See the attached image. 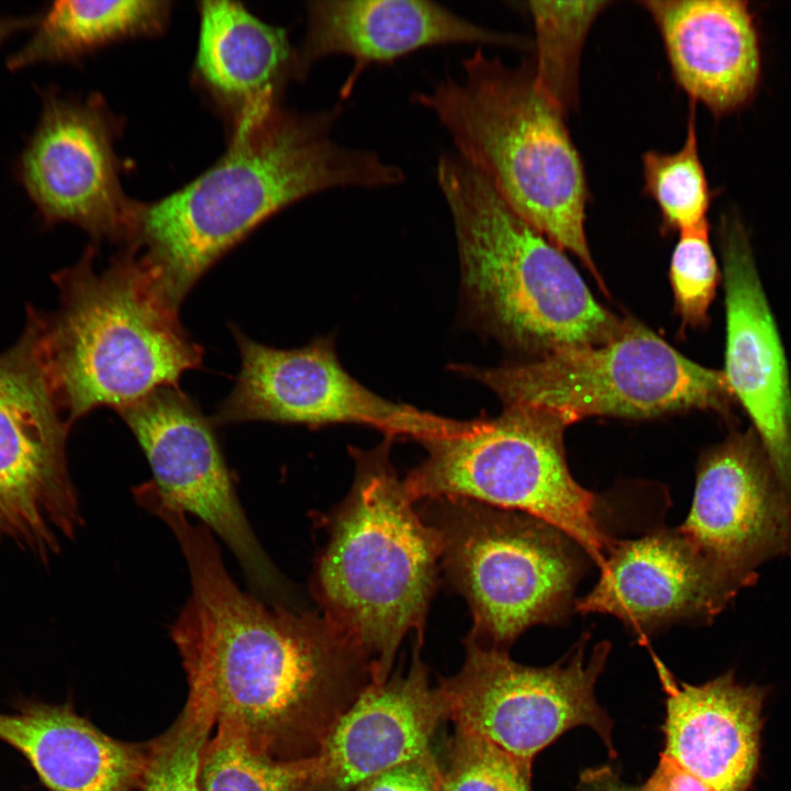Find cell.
I'll use <instances>...</instances> for the list:
<instances>
[{
	"label": "cell",
	"mask_w": 791,
	"mask_h": 791,
	"mask_svg": "<svg viewBox=\"0 0 791 791\" xmlns=\"http://www.w3.org/2000/svg\"><path fill=\"white\" fill-rule=\"evenodd\" d=\"M552 411L504 405L467 433L422 443L426 458L404 480L411 499L464 498L541 519L572 538L599 567L614 539L601 501L569 471L564 431Z\"/></svg>",
	"instance_id": "cell-8"
},
{
	"label": "cell",
	"mask_w": 791,
	"mask_h": 791,
	"mask_svg": "<svg viewBox=\"0 0 791 791\" xmlns=\"http://www.w3.org/2000/svg\"><path fill=\"white\" fill-rule=\"evenodd\" d=\"M460 670L441 679L448 720L531 765L536 754L576 726L594 729L613 754L612 722L594 697L610 644L586 658V639L569 657L548 667L513 661L506 650L466 638Z\"/></svg>",
	"instance_id": "cell-11"
},
{
	"label": "cell",
	"mask_w": 791,
	"mask_h": 791,
	"mask_svg": "<svg viewBox=\"0 0 791 791\" xmlns=\"http://www.w3.org/2000/svg\"><path fill=\"white\" fill-rule=\"evenodd\" d=\"M442 767V766H441ZM531 765L455 727L439 791H531Z\"/></svg>",
	"instance_id": "cell-29"
},
{
	"label": "cell",
	"mask_w": 791,
	"mask_h": 791,
	"mask_svg": "<svg viewBox=\"0 0 791 791\" xmlns=\"http://www.w3.org/2000/svg\"><path fill=\"white\" fill-rule=\"evenodd\" d=\"M610 1H530L535 30L534 78L566 115L577 107L584 40Z\"/></svg>",
	"instance_id": "cell-25"
},
{
	"label": "cell",
	"mask_w": 791,
	"mask_h": 791,
	"mask_svg": "<svg viewBox=\"0 0 791 791\" xmlns=\"http://www.w3.org/2000/svg\"><path fill=\"white\" fill-rule=\"evenodd\" d=\"M450 369L490 388L504 405L545 409L569 424L591 415L645 419L693 409L728 416L736 402L723 371L690 360L634 321L600 345Z\"/></svg>",
	"instance_id": "cell-9"
},
{
	"label": "cell",
	"mask_w": 791,
	"mask_h": 791,
	"mask_svg": "<svg viewBox=\"0 0 791 791\" xmlns=\"http://www.w3.org/2000/svg\"><path fill=\"white\" fill-rule=\"evenodd\" d=\"M726 310L724 376L791 494V387L779 331L740 220H721Z\"/></svg>",
	"instance_id": "cell-17"
},
{
	"label": "cell",
	"mask_w": 791,
	"mask_h": 791,
	"mask_svg": "<svg viewBox=\"0 0 791 791\" xmlns=\"http://www.w3.org/2000/svg\"><path fill=\"white\" fill-rule=\"evenodd\" d=\"M154 514L185 556L191 591L171 625L189 688L209 700L218 728L280 760L314 758L372 682L365 651L317 612L267 604L227 572L213 533L176 505Z\"/></svg>",
	"instance_id": "cell-1"
},
{
	"label": "cell",
	"mask_w": 791,
	"mask_h": 791,
	"mask_svg": "<svg viewBox=\"0 0 791 791\" xmlns=\"http://www.w3.org/2000/svg\"><path fill=\"white\" fill-rule=\"evenodd\" d=\"M339 108L299 114L278 107L239 119L222 159L181 190L140 205L130 247L145 248L175 303L268 216L336 187L399 185L403 170L331 135Z\"/></svg>",
	"instance_id": "cell-2"
},
{
	"label": "cell",
	"mask_w": 791,
	"mask_h": 791,
	"mask_svg": "<svg viewBox=\"0 0 791 791\" xmlns=\"http://www.w3.org/2000/svg\"><path fill=\"white\" fill-rule=\"evenodd\" d=\"M20 159L22 185L45 222L74 223L96 239L132 244L140 205L124 196L116 175L112 127L97 98L54 91Z\"/></svg>",
	"instance_id": "cell-14"
},
{
	"label": "cell",
	"mask_w": 791,
	"mask_h": 791,
	"mask_svg": "<svg viewBox=\"0 0 791 791\" xmlns=\"http://www.w3.org/2000/svg\"><path fill=\"white\" fill-rule=\"evenodd\" d=\"M426 501L446 576L471 612L468 639L506 650L531 626L560 624L575 610L587 554L562 531L470 499Z\"/></svg>",
	"instance_id": "cell-7"
},
{
	"label": "cell",
	"mask_w": 791,
	"mask_h": 791,
	"mask_svg": "<svg viewBox=\"0 0 791 791\" xmlns=\"http://www.w3.org/2000/svg\"><path fill=\"white\" fill-rule=\"evenodd\" d=\"M639 791H715L673 758L661 754L657 768Z\"/></svg>",
	"instance_id": "cell-32"
},
{
	"label": "cell",
	"mask_w": 791,
	"mask_h": 791,
	"mask_svg": "<svg viewBox=\"0 0 791 791\" xmlns=\"http://www.w3.org/2000/svg\"><path fill=\"white\" fill-rule=\"evenodd\" d=\"M0 713V739L15 748L49 791H140L152 740L109 736L73 705L25 702Z\"/></svg>",
	"instance_id": "cell-22"
},
{
	"label": "cell",
	"mask_w": 791,
	"mask_h": 791,
	"mask_svg": "<svg viewBox=\"0 0 791 791\" xmlns=\"http://www.w3.org/2000/svg\"><path fill=\"white\" fill-rule=\"evenodd\" d=\"M695 104L691 102L683 145L675 153L648 151L642 157L643 192L651 199L667 231L706 223L712 191L699 155Z\"/></svg>",
	"instance_id": "cell-26"
},
{
	"label": "cell",
	"mask_w": 791,
	"mask_h": 791,
	"mask_svg": "<svg viewBox=\"0 0 791 791\" xmlns=\"http://www.w3.org/2000/svg\"><path fill=\"white\" fill-rule=\"evenodd\" d=\"M655 662L667 695L664 753L715 791H746L758 762L765 689L737 682L732 671L692 686Z\"/></svg>",
	"instance_id": "cell-21"
},
{
	"label": "cell",
	"mask_w": 791,
	"mask_h": 791,
	"mask_svg": "<svg viewBox=\"0 0 791 791\" xmlns=\"http://www.w3.org/2000/svg\"><path fill=\"white\" fill-rule=\"evenodd\" d=\"M40 15L9 16L0 15V46L11 36L29 29H34Z\"/></svg>",
	"instance_id": "cell-34"
},
{
	"label": "cell",
	"mask_w": 791,
	"mask_h": 791,
	"mask_svg": "<svg viewBox=\"0 0 791 791\" xmlns=\"http://www.w3.org/2000/svg\"><path fill=\"white\" fill-rule=\"evenodd\" d=\"M233 334L242 366L214 424L349 423L421 443L460 435L476 425V420L447 419L372 392L344 369L330 338L320 337L300 348L279 349L250 339L236 327Z\"/></svg>",
	"instance_id": "cell-12"
},
{
	"label": "cell",
	"mask_w": 791,
	"mask_h": 791,
	"mask_svg": "<svg viewBox=\"0 0 791 791\" xmlns=\"http://www.w3.org/2000/svg\"><path fill=\"white\" fill-rule=\"evenodd\" d=\"M638 3L658 29L672 77L692 103H702L722 118L754 99L761 76V53L755 18L746 1Z\"/></svg>",
	"instance_id": "cell-19"
},
{
	"label": "cell",
	"mask_w": 791,
	"mask_h": 791,
	"mask_svg": "<svg viewBox=\"0 0 791 791\" xmlns=\"http://www.w3.org/2000/svg\"><path fill=\"white\" fill-rule=\"evenodd\" d=\"M215 716L207 697L189 688L172 725L152 739L149 762L140 791H201V759Z\"/></svg>",
	"instance_id": "cell-28"
},
{
	"label": "cell",
	"mask_w": 791,
	"mask_h": 791,
	"mask_svg": "<svg viewBox=\"0 0 791 791\" xmlns=\"http://www.w3.org/2000/svg\"><path fill=\"white\" fill-rule=\"evenodd\" d=\"M42 313L27 309L24 331L0 355V541L43 564L82 526L66 442L70 424L44 361Z\"/></svg>",
	"instance_id": "cell-10"
},
{
	"label": "cell",
	"mask_w": 791,
	"mask_h": 791,
	"mask_svg": "<svg viewBox=\"0 0 791 791\" xmlns=\"http://www.w3.org/2000/svg\"><path fill=\"white\" fill-rule=\"evenodd\" d=\"M315 767L316 757L275 759L216 728L202 755L200 786L201 791H305Z\"/></svg>",
	"instance_id": "cell-27"
},
{
	"label": "cell",
	"mask_w": 791,
	"mask_h": 791,
	"mask_svg": "<svg viewBox=\"0 0 791 791\" xmlns=\"http://www.w3.org/2000/svg\"><path fill=\"white\" fill-rule=\"evenodd\" d=\"M420 646L406 673L371 682L337 721L305 791H355L368 778L432 750L448 711L441 688L431 687Z\"/></svg>",
	"instance_id": "cell-18"
},
{
	"label": "cell",
	"mask_w": 791,
	"mask_h": 791,
	"mask_svg": "<svg viewBox=\"0 0 791 791\" xmlns=\"http://www.w3.org/2000/svg\"><path fill=\"white\" fill-rule=\"evenodd\" d=\"M116 412L142 447L160 495L230 547L266 602L286 604L288 589L239 502L214 423L178 387L157 389Z\"/></svg>",
	"instance_id": "cell-13"
},
{
	"label": "cell",
	"mask_w": 791,
	"mask_h": 791,
	"mask_svg": "<svg viewBox=\"0 0 791 791\" xmlns=\"http://www.w3.org/2000/svg\"><path fill=\"white\" fill-rule=\"evenodd\" d=\"M442 767L432 750L361 782L355 791H439Z\"/></svg>",
	"instance_id": "cell-31"
},
{
	"label": "cell",
	"mask_w": 791,
	"mask_h": 791,
	"mask_svg": "<svg viewBox=\"0 0 791 791\" xmlns=\"http://www.w3.org/2000/svg\"><path fill=\"white\" fill-rule=\"evenodd\" d=\"M197 69L239 118L276 107L277 91L296 78L294 51L283 30L266 24L230 1H204Z\"/></svg>",
	"instance_id": "cell-23"
},
{
	"label": "cell",
	"mask_w": 791,
	"mask_h": 791,
	"mask_svg": "<svg viewBox=\"0 0 791 791\" xmlns=\"http://www.w3.org/2000/svg\"><path fill=\"white\" fill-rule=\"evenodd\" d=\"M669 277L682 326L705 325L721 279L708 222L680 232L671 255Z\"/></svg>",
	"instance_id": "cell-30"
},
{
	"label": "cell",
	"mask_w": 791,
	"mask_h": 791,
	"mask_svg": "<svg viewBox=\"0 0 791 791\" xmlns=\"http://www.w3.org/2000/svg\"><path fill=\"white\" fill-rule=\"evenodd\" d=\"M584 791H639L624 782L610 767L590 769L581 776Z\"/></svg>",
	"instance_id": "cell-33"
},
{
	"label": "cell",
	"mask_w": 791,
	"mask_h": 791,
	"mask_svg": "<svg viewBox=\"0 0 791 791\" xmlns=\"http://www.w3.org/2000/svg\"><path fill=\"white\" fill-rule=\"evenodd\" d=\"M307 32L296 56V78L330 55L364 65L392 60L425 46L471 43L530 48L522 35L495 32L424 0L310 1Z\"/></svg>",
	"instance_id": "cell-20"
},
{
	"label": "cell",
	"mask_w": 791,
	"mask_h": 791,
	"mask_svg": "<svg viewBox=\"0 0 791 791\" xmlns=\"http://www.w3.org/2000/svg\"><path fill=\"white\" fill-rule=\"evenodd\" d=\"M600 569L575 611L613 615L640 638L677 622L710 623L747 587L679 528L615 541Z\"/></svg>",
	"instance_id": "cell-16"
},
{
	"label": "cell",
	"mask_w": 791,
	"mask_h": 791,
	"mask_svg": "<svg viewBox=\"0 0 791 791\" xmlns=\"http://www.w3.org/2000/svg\"><path fill=\"white\" fill-rule=\"evenodd\" d=\"M135 248L96 272L93 249L53 275L59 309L42 314L41 342L57 402L74 422L100 406L119 410L178 387L203 350L178 316L157 270Z\"/></svg>",
	"instance_id": "cell-3"
},
{
	"label": "cell",
	"mask_w": 791,
	"mask_h": 791,
	"mask_svg": "<svg viewBox=\"0 0 791 791\" xmlns=\"http://www.w3.org/2000/svg\"><path fill=\"white\" fill-rule=\"evenodd\" d=\"M167 1H56L38 16L30 40L7 59L10 70L78 59L113 41L159 32Z\"/></svg>",
	"instance_id": "cell-24"
},
{
	"label": "cell",
	"mask_w": 791,
	"mask_h": 791,
	"mask_svg": "<svg viewBox=\"0 0 791 791\" xmlns=\"http://www.w3.org/2000/svg\"><path fill=\"white\" fill-rule=\"evenodd\" d=\"M392 439L352 449L353 486L330 517L312 578L323 615L365 651L375 683L389 678L408 633L422 642L442 557L438 531L415 511L390 463Z\"/></svg>",
	"instance_id": "cell-5"
},
{
	"label": "cell",
	"mask_w": 791,
	"mask_h": 791,
	"mask_svg": "<svg viewBox=\"0 0 791 791\" xmlns=\"http://www.w3.org/2000/svg\"><path fill=\"white\" fill-rule=\"evenodd\" d=\"M468 311L502 342L544 356L600 345L623 322L592 296L562 249L519 215L457 154L441 156Z\"/></svg>",
	"instance_id": "cell-6"
},
{
	"label": "cell",
	"mask_w": 791,
	"mask_h": 791,
	"mask_svg": "<svg viewBox=\"0 0 791 791\" xmlns=\"http://www.w3.org/2000/svg\"><path fill=\"white\" fill-rule=\"evenodd\" d=\"M412 100L448 132L457 155L524 220L600 280L586 231L589 201L581 156L565 114L539 90L532 62L509 66L478 48Z\"/></svg>",
	"instance_id": "cell-4"
},
{
	"label": "cell",
	"mask_w": 791,
	"mask_h": 791,
	"mask_svg": "<svg viewBox=\"0 0 791 791\" xmlns=\"http://www.w3.org/2000/svg\"><path fill=\"white\" fill-rule=\"evenodd\" d=\"M678 528L747 587L764 562L791 558V494L751 426L703 452L692 504Z\"/></svg>",
	"instance_id": "cell-15"
}]
</instances>
